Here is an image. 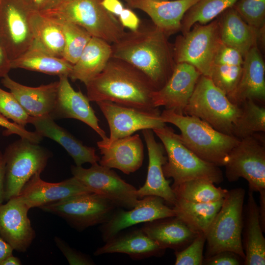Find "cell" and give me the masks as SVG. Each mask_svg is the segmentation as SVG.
<instances>
[{"instance_id":"obj_26","label":"cell","mask_w":265,"mask_h":265,"mask_svg":"<svg viewBox=\"0 0 265 265\" xmlns=\"http://www.w3.org/2000/svg\"><path fill=\"white\" fill-rule=\"evenodd\" d=\"M141 229L160 247L175 251L186 247L199 234L177 216L146 222Z\"/></svg>"},{"instance_id":"obj_54","label":"cell","mask_w":265,"mask_h":265,"mask_svg":"<svg viewBox=\"0 0 265 265\" xmlns=\"http://www.w3.org/2000/svg\"><path fill=\"white\" fill-rule=\"evenodd\" d=\"M27 4H28L31 8V0H21ZM32 9V8H31Z\"/></svg>"},{"instance_id":"obj_23","label":"cell","mask_w":265,"mask_h":265,"mask_svg":"<svg viewBox=\"0 0 265 265\" xmlns=\"http://www.w3.org/2000/svg\"><path fill=\"white\" fill-rule=\"evenodd\" d=\"M97 146L102 155L99 161L101 165L130 174L142 164L144 146L138 134L117 139L108 145L97 142Z\"/></svg>"},{"instance_id":"obj_27","label":"cell","mask_w":265,"mask_h":265,"mask_svg":"<svg viewBox=\"0 0 265 265\" xmlns=\"http://www.w3.org/2000/svg\"><path fill=\"white\" fill-rule=\"evenodd\" d=\"M243 239L245 258L243 265H265V238L259 219L258 206L253 191L249 190L247 203L243 207Z\"/></svg>"},{"instance_id":"obj_34","label":"cell","mask_w":265,"mask_h":265,"mask_svg":"<svg viewBox=\"0 0 265 265\" xmlns=\"http://www.w3.org/2000/svg\"><path fill=\"white\" fill-rule=\"evenodd\" d=\"M176 198L194 202L208 203L223 199L228 190L216 187L213 183L203 179L190 180L171 186Z\"/></svg>"},{"instance_id":"obj_21","label":"cell","mask_w":265,"mask_h":265,"mask_svg":"<svg viewBox=\"0 0 265 265\" xmlns=\"http://www.w3.org/2000/svg\"><path fill=\"white\" fill-rule=\"evenodd\" d=\"M227 97L238 106L249 100L262 104L265 102V65L257 45L251 48L245 55L238 83Z\"/></svg>"},{"instance_id":"obj_52","label":"cell","mask_w":265,"mask_h":265,"mask_svg":"<svg viewBox=\"0 0 265 265\" xmlns=\"http://www.w3.org/2000/svg\"><path fill=\"white\" fill-rule=\"evenodd\" d=\"M4 173L5 164L2 158V154L0 152V205L4 201Z\"/></svg>"},{"instance_id":"obj_33","label":"cell","mask_w":265,"mask_h":265,"mask_svg":"<svg viewBox=\"0 0 265 265\" xmlns=\"http://www.w3.org/2000/svg\"><path fill=\"white\" fill-rule=\"evenodd\" d=\"M223 199L213 202L201 203L176 198L173 209L175 216L192 229L198 233L206 234L220 210Z\"/></svg>"},{"instance_id":"obj_18","label":"cell","mask_w":265,"mask_h":265,"mask_svg":"<svg viewBox=\"0 0 265 265\" xmlns=\"http://www.w3.org/2000/svg\"><path fill=\"white\" fill-rule=\"evenodd\" d=\"M68 78L66 76L59 77L56 103L51 117L53 119L73 118L80 121L94 130L102 141H106L108 137L99 126L88 98L80 90H75Z\"/></svg>"},{"instance_id":"obj_12","label":"cell","mask_w":265,"mask_h":265,"mask_svg":"<svg viewBox=\"0 0 265 265\" xmlns=\"http://www.w3.org/2000/svg\"><path fill=\"white\" fill-rule=\"evenodd\" d=\"M74 177L96 193L112 202L117 207L131 209L139 201L137 189L126 182L111 168L99 164H91L89 168L72 165Z\"/></svg>"},{"instance_id":"obj_48","label":"cell","mask_w":265,"mask_h":265,"mask_svg":"<svg viewBox=\"0 0 265 265\" xmlns=\"http://www.w3.org/2000/svg\"><path fill=\"white\" fill-rule=\"evenodd\" d=\"M101 3L106 11L117 17L125 8L120 0H101Z\"/></svg>"},{"instance_id":"obj_20","label":"cell","mask_w":265,"mask_h":265,"mask_svg":"<svg viewBox=\"0 0 265 265\" xmlns=\"http://www.w3.org/2000/svg\"><path fill=\"white\" fill-rule=\"evenodd\" d=\"M142 132L148 150L149 163L145 183L137 189V196L142 199L147 196H157L173 205L176 196L162 169L167 161L164 147L156 141L152 130L145 129Z\"/></svg>"},{"instance_id":"obj_36","label":"cell","mask_w":265,"mask_h":265,"mask_svg":"<svg viewBox=\"0 0 265 265\" xmlns=\"http://www.w3.org/2000/svg\"><path fill=\"white\" fill-rule=\"evenodd\" d=\"M241 113L234 125L233 136L240 140L260 132H265V108L249 100L240 106Z\"/></svg>"},{"instance_id":"obj_2","label":"cell","mask_w":265,"mask_h":265,"mask_svg":"<svg viewBox=\"0 0 265 265\" xmlns=\"http://www.w3.org/2000/svg\"><path fill=\"white\" fill-rule=\"evenodd\" d=\"M85 85L90 102L107 101L147 111H159L153 103L156 89L150 80L123 60L111 57L104 70Z\"/></svg>"},{"instance_id":"obj_19","label":"cell","mask_w":265,"mask_h":265,"mask_svg":"<svg viewBox=\"0 0 265 265\" xmlns=\"http://www.w3.org/2000/svg\"><path fill=\"white\" fill-rule=\"evenodd\" d=\"M89 192H93L74 176L52 183L41 179L40 174L38 173L26 183L18 196L31 209Z\"/></svg>"},{"instance_id":"obj_50","label":"cell","mask_w":265,"mask_h":265,"mask_svg":"<svg viewBox=\"0 0 265 265\" xmlns=\"http://www.w3.org/2000/svg\"><path fill=\"white\" fill-rule=\"evenodd\" d=\"M260 206H258L259 219L263 232L265 231V189L259 192Z\"/></svg>"},{"instance_id":"obj_42","label":"cell","mask_w":265,"mask_h":265,"mask_svg":"<svg viewBox=\"0 0 265 265\" xmlns=\"http://www.w3.org/2000/svg\"><path fill=\"white\" fill-rule=\"evenodd\" d=\"M54 241L70 265H92L93 260L88 256L71 247L64 240L55 237Z\"/></svg>"},{"instance_id":"obj_8","label":"cell","mask_w":265,"mask_h":265,"mask_svg":"<svg viewBox=\"0 0 265 265\" xmlns=\"http://www.w3.org/2000/svg\"><path fill=\"white\" fill-rule=\"evenodd\" d=\"M50 152L38 143L21 138L9 144L2 158L5 164L4 200L19 195L23 188L36 174L45 169Z\"/></svg>"},{"instance_id":"obj_30","label":"cell","mask_w":265,"mask_h":265,"mask_svg":"<svg viewBox=\"0 0 265 265\" xmlns=\"http://www.w3.org/2000/svg\"><path fill=\"white\" fill-rule=\"evenodd\" d=\"M111 57V45L92 36L77 61L73 65L69 78L73 81L79 80L86 84L104 70Z\"/></svg>"},{"instance_id":"obj_5","label":"cell","mask_w":265,"mask_h":265,"mask_svg":"<svg viewBox=\"0 0 265 265\" xmlns=\"http://www.w3.org/2000/svg\"><path fill=\"white\" fill-rule=\"evenodd\" d=\"M245 191L241 187L228 190L222 206L206 235L204 258L222 251H230L244 259L242 243L243 212Z\"/></svg>"},{"instance_id":"obj_22","label":"cell","mask_w":265,"mask_h":265,"mask_svg":"<svg viewBox=\"0 0 265 265\" xmlns=\"http://www.w3.org/2000/svg\"><path fill=\"white\" fill-rule=\"evenodd\" d=\"M199 0H126L131 8L145 12L167 36L181 30L185 13Z\"/></svg>"},{"instance_id":"obj_16","label":"cell","mask_w":265,"mask_h":265,"mask_svg":"<svg viewBox=\"0 0 265 265\" xmlns=\"http://www.w3.org/2000/svg\"><path fill=\"white\" fill-rule=\"evenodd\" d=\"M201 75L198 70L188 63H176L165 84L153 92L154 106L183 113Z\"/></svg>"},{"instance_id":"obj_1","label":"cell","mask_w":265,"mask_h":265,"mask_svg":"<svg viewBox=\"0 0 265 265\" xmlns=\"http://www.w3.org/2000/svg\"><path fill=\"white\" fill-rule=\"evenodd\" d=\"M111 47L112 57L142 71L156 90L165 84L176 65L168 36L153 24H140L136 30L126 31Z\"/></svg>"},{"instance_id":"obj_14","label":"cell","mask_w":265,"mask_h":265,"mask_svg":"<svg viewBox=\"0 0 265 265\" xmlns=\"http://www.w3.org/2000/svg\"><path fill=\"white\" fill-rule=\"evenodd\" d=\"M106 118L109 127L108 140L98 142L108 145L114 141L132 135L135 132L145 129L161 128L165 123L160 111H150L103 101L96 102Z\"/></svg>"},{"instance_id":"obj_4","label":"cell","mask_w":265,"mask_h":265,"mask_svg":"<svg viewBox=\"0 0 265 265\" xmlns=\"http://www.w3.org/2000/svg\"><path fill=\"white\" fill-rule=\"evenodd\" d=\"M159 138L167 154L162 167L165 178L174 181L172 186L196 179H203L219 184L223 181L219 167L201 159L180 140L172 128L166 125L153 130Z\"/></svg>"},{"instance_id":"obj_49","label":"cell","mask_w":265,"mask_h":265,"mask_svg":"<svg viewBox=\"0 0 265 265\" xmlns=\"http://www.w3.org/2000/svg\"><path fill=\"white\" fill-rule=\"evenodd\" d=\"M11 69V60L0 44V78L8 75Z\"/></svg>"},{"instance_id":"obj_31","label":"cell","mask_w":265,"mask_h":265,"mask_svg":"<svg viewBox=\"0 0 265 265\" xmlns=\"http://www.w3.org/2000/svg\"><path fill=\"white\" fill-rule=\"evenodd\" d=\"M12 69H23L50 75L69 77L73 68L62 57L53 55L36 43L18 57L11 60Z\"/></svg>"},{"instance_id":"obj_53","label":"cell","mask_w":265,"mask_h":265,"mask_svg":"<svg viewBox=\"0 0 265 265\" xmlns=\"http://www.w3.org/2000/svg\"><path fill=\"white\" fill-rule=\"evenodd\" d=\"M22 264L20 260L12 255L6 258L2 262L1 265H21Z\"/></svg>"},{"instance_id":"obj_29","label":"cell","mask_w":265,"mask_h":265,"mask_svg":"<svg viewBox=\"0 0 265 265\" xmlns=\"http://www.w3.org/2000/svg\"><path fill=\"white\" fill-rule=\"evenodd\" d=\"M220 15L218 20L221 42L237 49L244 57L250 49L257 45L261 28L247 24L233 6Z\"/></svg>"},{"instance_id":"obj_24","label":"cell","mask_w":265,"mask_h":265,"mask_svg":"<svg viewBox=\"0 0 265 265\" xmlns=\"http://www.w3.org/2000/svg\"><path fill=\"white\" fill-rule=\"evenodd\" d=\"M1 82L10 90L30 116H50L53 112L57 98L58 81L30 87L15 81L8 75L2 79Z\"/></svg>"},{"instance_id":"obj_15","label":"cell","mask_w":265,"mask_h":265,"mask_svg":"<svg viewBox=\"0 0 265 265\" xmlns=\"http://www.w3.org/2000/svg\"><path fill=\"white\" fill-rule=\"evenodd\" d=\"M164 201L159 196L150 195L140 199L137 205L129 211L116 209L110 218L102 224L101 232L104 241H107L123 230L134 225L175 216L173 208L166 205Z\"/></svg>"},{"instance_id":"obj_10","label":"cell","mask_w":265,"mask_h":265,"mask_svg":"<svg viewBox=\"0 0 265 265\" xmlns=\"http://www.w3.org/2000/svg\"><path fill=\"white\" fill-rule=\"evenodd\" d=\"M117 207L112 202L94 192L80 194L39 208L64 219L71 227L81 231L106 222Z\"/></svg>"},{"instance_id":"obj_9","label":"cell","mask_w":265,"mask_h":265,"mask_svg":"<svg viewBox=\"0 0 265 265\" xmlns=\"http://www.w3.org/2000/svg\"><path fill=\"white\" fill-rule=\"evenodd\" d=\"M221 42L218 19L206 25L195 24L176 39L173 48L175 63H188L210 78Z\"/></svg>"},{"instance_id":"obj_28","label":"cell","mask_w":265,"mask_h":265,"mask_svg":"<svg viewBox=\"0 0 265 265\" xmlns=\"http://www.w3.org/2000/svg\"><path fill=\"white\" fill-rule=\"evenodd\" d=\"M106 242L104 245L95 251V256L119 253L126 254L132 259L138 260L160 256L165 251L141 229L121 234L119 233Z\"/></svg>"},{"instance_id":"obj_45","label":"cell","mask_w":265,"mask_h":265,"mask_svg":"<svg viewBox=\"0 0 265 265\" xmlns=\"http://www.w3.org/2000/svg\"><path fill=\"white\" fill-rule=\"evenodd\" d=\"M244 259L230 251H222L210 257L204 258L202 265H239L243 264Z\"/></svg>"},{"instance_id":"obj_3","label":"cell","mask_w":265,"mask_h":265,"mask_svg":"<svg viewBox=\"0 0 265 265\" xmlns=\"http://www.w3.org/2000/svg\"><path fill=\"white\" fill-rule=\"evenodd\" d=\"M163 121L176 126L182 143L201 159L218 167L226 163L231 150L239 139L221 133L200 118L171 110L160 113Z\"/></svg>"},{"instance_id":"obj_56","label":"cell","mask_w":265,"mask_h":265,"mask_svg":"<svg viewBox=\"0 0 265 265\" xmlns=\"http://www.w3.org/2000/svg\"><path fill=\"white\" fill-rule=\"evenodd\" d=\"M1 0H0V3H1Z\"/></svg>"},{"instance_id":"obj_51","label":"cell","mask_w":265,"mask_h":265,"mask_svg":"<svg viewBox=\"0 0 265 265\" xmlns=\"http://www.w3.org/2000/svg\"><path fill=\"white\" fill-rule=\"evenodd\" d=\"M14 249L0 236V265L8 257L13 255Z\"/></svg>"},{"instance_id":"obj_43","label":"cell","mask_w":265,"mask_h":265,"mask_svg":"<svg viewBox=\"0 0 265 265\" xmlns=\"http://www.w3.org/2000/svg\"><path fill=\"white\" fill-rule=\"evenodd\" d=\"M244 57L237 49L221 42L217 49L214 65L242 66Z\"/></svg>"},{"instance_id":"obj_38","label":"cell","mask_w":265,"mask_h":265,"mask_svg":"<svg viewBox=\"0 0 265 265\" xmlns=\"http://www.w3.org/2000/svg\"><path fill=\"white\" fill-rule=\"evenodd\" d=\"M242 66L214 65L210 78L214 84L227 96L238 85L242 73Z\"/></svg>"},{"instance_id":"obj_32","label":"cell","mask_w":265,"mask_h":265,"mask_svg":"<svg viewBox=\"0 0 265 265\" xmlns=\"http://www.w3.org/2000/svg\"><path fill=\"white\" fill-rule=\"evenodd\" d=\"M28 20L34 42L53 55L62 57L65 38L59 25L52 19L33 10L29 14Z\"/></svg>"},{"instance_id":"obj_37","label":"cell","mask_w":265,"mask_h":265,"mask_svg":"<svg viewBox=\"0 0 265 265\" xmlns=\"http://www.w3.org/2000/svg\"><path fill=\"white\" fill-rule=\"evenodd\" d=\"M49 18L59 25L64 36L65 47L62 57L74 64L92 36L77 24L57 18Z\"/></svg>"},{"instance_id":"obj_6","label":"cell","mask_w":265,"mask_h":265,"mask_svg":"<svg viewBox=\"0 0 265 265\" xmlns=\"http://www.w3.org/2000/svg\"><path fill=\"white\" fill-rule=\"evenodd\" d=\"M40 13L77 24L111 45L126 32L117 17L103 7L101 0H62L54 8Z\"/></svg>"},{"instance_id":"obj_40","label":"cell","mask_w":265,"mask_h":265,"mask_svg":"<svg viewBox=\"0 0 265 265\" xmlns=\"http://www.w3.org/2000/svg\"><path fill=\"white\" fill-rule=\"evenodd\" d=\"M0 113L13 122L25 127L30 123L31 116L24 109L15 97L0 88Z\"/></svg>"},{"instance_id":"obj_41","label":"cell","mask_w":265,"mask_h":265,"mask_svg":"<svg viewBox=\"0 0 265 265\" xmlns=\"http://www.w3.org/2000/svg\"><path fill=\"white\" fill-rule=\"evenodd\" d=\"M206 235L199 233L186 247L175 252V265H202L204 259V248Z\"/></svg>"},{"instance_id":"obj_35","label":"cell","mask_w":265,"mask_h":265,"mask_svg":"<svg viewBox=\"0 0 265 265\" xmlns=\"http://www.w3.org/2000/svg\"><path fill=\"white\" fill-rule=\"evenodd\" d=\"M237 0H199L185 13L182 21L183 34L195 24L206 25L232 7Z\"/></svg>"},{"instance_id":"obj_13","label":"cell","mask_w":265,"mask_h":265,"mask_svg":"<svg viewBox=\"0 0 265 265\" xmlns=\"http://www.w3.org/2000/svg\"><path fill=\"white\" fill-rule=\"evenodd\" d=\"M32 10L21 0H1L0 44L11 60L24 53L34 42L28 20Z\"/></svg>"},{"instance_id":"obj_17","label":"cell","mask_w":265,"mask_h":265,"mask_svg":"<svg viewBox=\"0 0 265 265\" xmlns=\"http://www.w3.org/2000/svg\"><path fill=\"white\" fill-rule=\"evenodd\" d=\"M29 209L18 196L0 205V236L17 252H26L36 236L27 215Z\"/></svg>"},{"instance_id":"obj_11","label":"cell","mask_w":265,"mask_h":265,"mask_svg":"<svg viewBox=\"0 0 265 265\" xmlns=\"http://www.w3.org/2000/svg\"><path fill=\"white\" fill-rule=\"evenodd\" d=\"M225 176L230 182L245 179L249 190L265 189V140L258 133L239 140L231 150L225 165Z\"/></svg>"},{"instance_id":"obj_25","label":"cell","mask_w":265,"mask_h":265,"mask_svg":"<svg viewBox=\"0 0 265 265\" xmlns=\"http://www.w3.org/2000/svg\"><path fill=\"white\" fill-rule=\"evenodd\" d=\"M42 137H48L60 144L73 159L76 166L85 163L92 164L99 161L100 158L93 147L84 145L65 129L58 125L51 116L32 117L30 122Z\"/></svg>"},{"instance_id":"obj_47","label":"cell","mask_w":265,"mask_h":265,"mask_svg":"<svg viewBox=\"0 0 265 265\" xmlns=\"http://www.w3.org/2000/svg\"><path fill=\"white\" fill-rule=\"evenodd\" d=\"M62 0H31V8L33 11L43 12L54 8Z\"/></svg>"},{"instance_id":"obj_7","label":"cell","mask_w":265,"mask_h":265,"mask_svg":"<svg viewBox=\"0 0 265 265\" xmlns=\"http://www.w3.org/2000/svg\"><path fill=\"white\" fill-rule=\"evenodd\" d=\"M241 113L240 106L232 103L211 79L201 75L183 113L198 117L218 132L233 135Z\"/></svg>"},{"instance_id":"obj_55","label":"cell","mask_w":265,"mask_h":265,"mask_svg":"<svg viewBox=\"0 0 265 265\" xmlns=\"http://www.w3.org/2000/svg\"></svg>"},{"instance_id":"obj_46","label":"cell","mask_w":265,"mask_h":265,"mask_svg":"<svg viewBox=\"0 0 265 265\" xmlns=\"http://www.w3.org/2000/svg\"><path fill=\"white\" fill-rule=\"evenodd\" d=\"M117 17L122 26L130 31L136 30L141 24L139 17L130 7H125Z\"/></svg>"},{"instance_id":"obj_44","label":"cell","mask_w":265,"mask_h":265,"mask_svg":"<svg viewBox=\"0 0 265 265\" xmlns=\"http://www.w3.org/2000/svg\"><path fill=\"white\" fill-rule=\"evenodd\" d=\"M0 126L6 129L5 131V135L16 134L19 135L21 138L28 140L35 143H39L42 139V137L36 132L28 131L25 127L10 122L0 113Z\"/></svg>"},{"instance_id":"obj_39","label":"cell","mask_w":265,"mask_h":265,"mask_svg":"<svg viewBox=\"0 0 265 265\" xmlns=\"http://www.w3.org/2000/svg\"><path fill=\"white\" fill-rule=\"evenodd\" d=\"M233 7L249 25L257 29L265 27V0H237Z\"/></svg>"}]
</instances>
